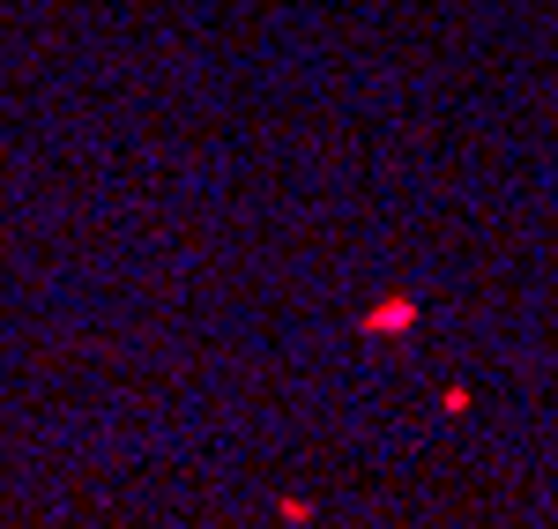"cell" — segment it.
<instances>
[{"mask_svg":"<svg viewBox=\"0 0 558 529\" xmlns=\"http://www.w3.org/2000/svg\"><path fill=\"white\" fill-rule=\"evenodd\" d=\"M410 321H417V306H410V299H395V306H380L373 321H365V336H387V328H410Z\"/></svg>","mask_w":558,"mask_h":529,"instance_id":"6da1fadb","label":"cell"}]
</instances>
